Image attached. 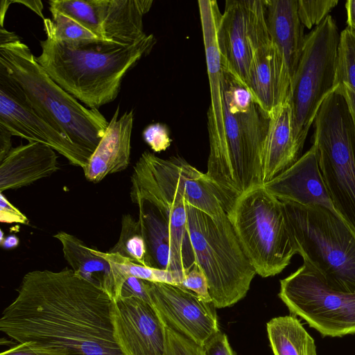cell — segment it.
<instances>
[{
	"mask_svg": "<svg viewBox=\"0 0 355 355\" xmlns=\"http://www.w3.org/2000/svg\"><path fill=\"white\" fill-rule=\"evenodd\" d=\"M180 285L193 292L204 302L212 303L207 278L203 270L196 263L184 275Z\"/></svg>",
	"mask_w": 355,
	"mask_h": 355,
	"instance_id": "obj_33",
	"label": "cell"
},
{
	"mask_svg": "<svg viewBox=\"0 0 355 355\" xmlns=\"http://www.w3.org/2000/svg\"><path fill=\"white\" fill-rule=\"evenodd\" d=\"M113 299L71 268L26 273L0 330L56 355H123L112 322Z\"/></svg>",
	"mask_w": 355,
	"mask_h": 355,
	"instance_id": "obj_1",
	"label": "cell"
},
{
	"mask_svg": "<svg viewBox=\"0 0 355 355\" xmlns=\"http://www.w3.org/2000/svg\"><path fill=\"white\" fill-rule=\"evenodd\" d=\"M340 36L337 25L330 15L305 35L288 96L293 135L302 150L321 104L336 87Z\"/></svg>",
	"mask_w": 355,
	"mask_h": 355,
	"instance_id": "obj_10",
	"label": "cell"
},
{
	"mask_svg": "<svg viewBox=\"0 0 355 355\" xmlns=\"http://www.w3.org/2000/svg\"><path fill=\"white\" fill-rule=\"evenodd\" d=\"M347 27L355 31V0H348L345 3Z\"/></svg>",
	"mask_w": 355,
	"mask_h": 355,
	"instance_id": "obj_41",
	"label": "cell"
},
{
	"mask_svg": "<svg viewBox=\"0 0 355 355\" xmlns=\"http://www.w3.org/2000/svg\"><path fill=\"white\" fill-rule=\"evenodd\" d=\"M223 113L225 150L216 163L207 166L205 173L228 213L241 196L263 185L262 153L270 116L235 79L223 85Z\"/></svg>",
	"mask_w": 355,
	"mask_h": 355,
	"instance_id": "obj_4",
	"label": "cell"
},
{
	"mask_svg": "<svg viewBox=\"0 0 355 355\" xmlns=\"http://www.w3.org/2000/svg\"><path fill=\"white\" fill-rule=\"evenodd\" d=\"M119 106L109 122L105 132L83 168L86 179L97 183L107 175L125 170L130 163L133 111L119 118Z\"/></svg>",
	"mask_w": 355,
	"mask_h": 355,
	"instance_id": "obj_20",
	"label": "cell"
},
{
	"mask_svg": "<svg viewBox=\"0 0 355 355\" xmlns=\"http://www.w3.org/2000/svg\"><path fill=\"white\" fill-rule=\"evenodd\" d=\"M266 23L271 42L291 79L301 58L305 35L297 0H266Z\"/></svg>",
	"mask_w": 355,
	"mask_h": 355,
	"instance_id": "obj_22",
	"label": "cell"
},
{
	"mask_svg": "<svg viewBox=\"0 0 355 355\" xmlns=\"http://www.w3.org/2000/svg\"><path fill=\"white\" fill-rule=\"evenodd\" d=\"M12 3H18L23 4L24 6L28 7L30 8L32 11L35 12L37 15H39L43 20L45 19L44 17V15L42 14V9H43V4L40 0H34V1H29V0H15L11 1Z\"/></svg>",
	"mask_w": 355,
	"mask_h": 355,
	"instance_id": "obj_40",
	"label": "cell"
},
{
	"mask_svg": "<svg viewBox=\"0 0 355 355\" xmlns=\"http://www.w3.org/2000/svg\"><path fill=\"white\" fill-rule=\"evenodd\" d=\"M250 41L252 57L247 87L270 114L288 98L291 79L270 37L266 0L251 1Z\"/></svg>",
	"mask_w": 355,
	"mask_h": 355,
	"instance_id": "obj_14",
	"label": "cell"
},
{
	"mask_svg": "<svg viewBox=\"0 0 355 355\" xmlns=\"http://www.w3.org/2000/svg\"><path fill=\"white\" fill-rule=\"evenodd\" d=\"M94 253L105 259L110 264L114 284V300L119 298L123 284L130 277L151 282L180 285L183 277L178 272L143 266L131 261L118 253L102 252L92 248Z\"/></svg>",
	"mask_w": 355,
	"mask_h": 355,
	"instance_id": "obj_27",
	"label": "cell"
},
{
	"mask_svg": "<svg viewBox=\"0 0 355 355\" xmlns=\"http://www.w3.org/2000/svg\"><path fill=\"white\" fill-rule=\"evenodd\" d=\"M270 123L262 153V182H269L301 157L293 131L292 110L288 98L269 114Z\"/></svg>",
	"mask_w": 355,
	"mask_h": 355,
	"instance_id": "obj_23",
	"label": "cell"
},
{
	"mask_svg": "<svg viewBox=\"0 0 355 355\" xmlns=\"http://www.w3.org/2000/svg\"><path fill=\"white\" fill-rule=\"evenodd\" d=\"M187 230L196 263L205 272L215 308L242 300L257 274L227 213L211 216L187 205Z\"/></svg>",
	"mask_w": 355,
	"mask_h": 355,
	"instance_id": "obj_6",
	"label": "cell"
},
{
	"mask_svg": "<svg viewBox=\"0 0 355 355\" xmlns=\"http://www.w3.org/2000/svg\"><path fill=\"white\" fill-rule=\"evenodd\" d=\"M142 136L145 142L157 153L165 150L171 143L167 126L160 123L148 125L143 131Z\"/></svg>",
	"mask_w": 355,
	"mask_h": 355,
	"instance_id": "obj_34",
	"label": "cell"
},
{
	"mask_svg": "<svg viewBox=\"0 0 355 355\" xmlns=\"http://www.w3.org/2000/svg\"><path fill=\"white\" fill-rule=\"evenodd\" d=\"M12 134L4 127L0 125V162L10 153L12 148Z\"/></svg>",
	"mask_w": 355,
	"mask_h": 355,
	"instance_id": "obj_39",
	"label": "cell"
},
{
	"mask_svg": "<svg viewBox=\"0 0 355 355\" xmlns=\"http://www.w3.org/2000/svg\"><path fill=\"white\" fill-rule=\"evenodd\" d=\"M0 163L1 193L28 186L59 168L55 150L40 142L12 148Z\"/></svg>",
	"mask_w": 355,
	"mask_h": 355,
	"instance_id": "obj_21",
	"label": "cell"
},
{
	"mask_svg": "<svg viewBox=\"0 0 355 355\" xmlns=\"http://www.w3.org/2000/svg\"><path fill=\"white\" fill-rule=\"evenodd\" d=\"M283 202L304 263L331 288L355 293V232L327 207Z\"/></svg>",
	"mask_w": 355,
	"mask_h": 355,
	"instance_id": "obj_7",
	"label": "cell"
},
{
	"mask_svg": "<svg viewBox=\"0 0 355 355\" xmlns=\"http://www.w3.org/2000/svg\"><path fill=\"white\" fill-rule=\"evenodd\" d=\"M203 348L205 355H236L226 334L220 331L212 336Z\"/></svg>",
	"mask_w": 355,
	"mask_h": 355,
	"instance_id": "obj_36",
	"label": "cell"
},
{
	"mask_svg": "<svg viewBox=\"0 0 355 355\" xmlns=\"http://www.w3.org/2000/svg\"><path fill=\"white\" fill-rule=\"evenodd\" d=\"M0 355H56L55 354L31 347L25 343H17L1 353Z\"/></svg>",
	"mask_w": 355,
	"mask_h": 355,
	"instance_id": "obj_38",
	"label": "cell"
},
{
	"mask_svg": "<svg viewBox=\"0 0 355 355\" xmlns=\"http://www.w3.org/2000/svg\"><path fill=\"white\" fill-rule=\"evenodd\" d=\"M49 10L52 19L45 18L43 20L44 30L51 33L57 40L77 44L104 41L67 15L55 10Z\"/></svg>",
	"mask_w": 355,
	"mask_h": 355,
	"instance_id": "obj_30",
	"label": "cell"
},
{
	"mask_svg": "<svg viewBox=\"0 0 355 355\" xmlns=\"http://www.w3.org/2000/svg\"><path fill=\"white\" fill-rule=\"evenodd\" d=\"M19 243L18 238L15 235H10L1 240V246L4 248L9 249L15 248Z\"/></svg>",
	"mask_w": 355,
	"mask_h": 355,
	"instance_id": "obj_42",
	"label": "cell"
},
{
	"mask_svg": "<svg viewBox=\"0 0 355 355\" xmlns=\"http://www.w3.org/2000/svg\"><path fill=\"white\" fill-rule=\"evenodd\" d=\"M263 186L282 201L320 205L338 214L325 187L313 145L293 165Z\"/></svg>",
	"mask_w": 355,
	"mask_h": 355,
	"instance_id": "obj_19",
	"label": "cell"
},
{
	"mask_svg": "<svg viewBox=\"0 0 355 355\" xmlns=\"http://www.w3.org/2000/svg\"><path fill=\"white\" fill-rule=\"evenodd\" d=\"M0 125L12 136L50 146L71 164L82 168L92 154L55 129L33 106L19 86L1 67Z\"/></svg>",
	"mask_w": 355,
	"mask_h": 355,
	"instance_id": "obj_13",
	"label": "cell"
},
{
	"mask_svg": "<svg viewBox=\"0 0 355 355\" xmlns=\"http://www.w3.org/2000/svg\"><path fill=\"white\" fill-rule=\"evenodd\" d=\"M251 0H227L217 31L224 70L247 89L252 57Z\"/></svg>",
	"mask_w": 355,
	"mask_h": 355,
	"instance_id": "obj_18",
	"label": "cell"
},
{
	"mask_svg": "<svg viewBox=\"0 0 355 355\" xmlns=\"http://www.w3.org/2000/svg\"><path fill=\"white\" fill-rule=\"evenodd\" d=\"M10 3H12V2H11V1H9V0H2L1 1V8H0L1 27H3V21H4L5 15L8 10V8Z\"/></svg>",
	"mask_w": 355,
	"mask_h": 355,
	"instance_id": "obj_43",
	"label": "cell"
},
{
	"mask_svg": "<svg viewBox=\"0 0 355 355\" xmlns=\"http://www.w3.org/2000/svg\"><path fill=\"white\" fill-rule=\"evenodd\" d=\"M206 63L210 87L211 104L207 112L209 155L207 166L216 163L225 148L223 113V72L218 46L217 31L222 13L214 0H199Z\"/></svg>",
	"mask_w": 355,
	"mask_h": 355,
	"instance_id": "obj_17",
	"label": "cell"
},
{
	"mask_svg": "<svg viewBox=\"0 0 355 355\" xmlns=\"http://www.w3.org/2000/svg\"><path fill=\"white\" fill-rule=\"evenodd\" d=\"M338 3L336 0H297L300 19L309 29L317 26Z\"/></svg>",
	"mask_w": 355,
	"mask_h": 355,
	"instance_id": "obj_31",
	"label": "cell"
},
{
	"mask_svg": "<svg viewBox=\"0 0 355 355\" xmlns=\"http://www.w3.org/2000/svg\"><path fill=\"white\" fill-rule=\"evenodd\" d=\"M152 0H50L49 9L78 21L104 41L124 46L135 44L147 35L143 17Z\"/></svg>",
	"mask_w": 355,
	"mask_h": 355,
	"instance_id": "obj_12",
	"label": "cell"
},
{
	"mask_svg": "<svg viewBox=\"0 0 355 355\" xmlns=\"http://www.w3.org/2000/svg\"><path fill=\"white\" fill-rule=\"evenodd\" d=\"M313 146L332 205L355 232V119L336 87L313 122Z\"/></svg>",
	"mask_w": 355,
	"mask_h": 355,
	"instance_id": "obj_8",
	"label": "cell"
},
{
	"mask_svg": "<svg viewBox=\"0 0 355 355\" xmlns=\"http://www.w3.org/2000/svg\"><path fill=\"white\" fill-rule=\"evenodd\" d=\"M150 302L164 324L204 346L220 331L212 303L180 285L148 281Z\"/></svg>",
	"mask_w": 355,
	"mask_h": 355,
	"instance_id": "obj_15",
	"label": "cell"
},
{
	"mask_svg": "<svg viewBox=\"0 0 355 355\" xmlns=\"http://www.w3.org/2000/svg\"><path fill=\"white\" fill-rule=\"evenodd\" d=\"M137 297L150 302L148 281L135 277H128L123 284L119 297Z\"/></svg>",
	"mask_w": 355,
	"mask_h": 355,
	"instance_id": "obj_35",
	"label": "cell"
},
{
	"mask_svg": "<svg viewBox=\"0 0 355 355\" xmlns=\"http://www.w3.org/2000/svg\"><path fill=\"white\" fill-rule=\"evenodd\" d=\"M130 199L146 201L165 220L176 265L184 277L196 263L187 230V205L211 214L219 203L206 173L180 157L162 159L146 150L133 168Z\"/></svg>",
	"mask_w": 355,
	"mask_h": 355,
	"instance_id": "obj_2",
	"label": "cell"
},
{
	"mask_svg": "<svg viewBox=\"0 0 355 355\" xmlns=\"http://www.w3.org/2000/svg\"><path fill=\"white\" fill-rule=\"evenodd\" d=\"M132 203L139 207V219L146 243L150 266L179 273L168 226L162 216L150 204L142 200Z\"/></svg>",
	"mask_w": 355,
	"mask_h": 355,
	"instance_id": "obj_25",
	"label": "cell"
},
{
	"mask_svg": "<svg viewBox=\"0 0 355 355\" xmlns=\"http://www.w3.org/2000/svg\"><path fill=\"white\" fill-rule=\"evenodd\" d=\"M118 253L132 262L150 266L148 248L139 223L130 214H124L118 242L109 250Z\"/></svg>",
	"mask_w": 355,
	"mask_h": 355,
	"instance_id": "obj_29",
	"label": "cell"
},
{
	"mask_svg": "<svg viewBox=\"0 0 355 355\" xmlns=\"http://www.w3.org/2000/svg\"><path fill=\"white\" fill-rule=\"evenodd\" d=\"M164 355H205L202 346L165 326Z\"/></svg>",
	"mask_w": 355,
	"mask_h": 355,
	"instance_id": "obj_32",
	"label": "cell"
},
{
	"mask_svg": "<svg viewBox=\"0 0 355 355\" xmlns=\"http://www.w3.org/2000/svg\"><path fill=\"white\" fill-rule=\"evenodd\" d=\"M336 87L345 96L355 119V31L348 27L340 32Z\"/></svg>",
	"mask_w": 355,
	"mask_h": 355,
	"instance_id": "obj_28",
	"label": "cell"
},
{
	"mask_svg": "<svg viewBox=\"0 0 355 355\" xmlns=\"http://www.w3.org/2000/svg\"><path fill=\"white\" fill-rule=\"evenodd\" d=\"M266 329L274 355H318L314 339L297 316L273 318L267 322Z\"/></svg>",
	"mask_w": 355,
	"mask_h": 355,
	"instance_id": "obj_26",
	"label": "cell"
},
{
	"mask_svg": "<svg viewBox=\"0 0 355 355\" xmlns=\"http://www.w3.org/2000/svg\"><path fill=\"white\" fill-rule=\"evenodd\" d=\"M112 322L123 355H164L165 325L150 303L137 297L113 300Z\"/></svg>",
	"mask_w": 355,
	"mask_h": 355,
	"instance_id": "obj_16",
	"label": "cell"
},
{
	"mask_svg": "<svg viewBox=\"0 0 355 355\" xmlns=\"http://www.w3.org/2000/svg\"><path fill=\"white\" fill-rule=\"evenodd\" d=\"M278 296L322 337L355 334V293L331 288L304 263L280 280Z\"/></svg>",
	"mask_w": 355,
	"mask_h": 355,
	"instance_id": "obj_11",
	"label": "cell"
},
{
	"mask_svg": "<svg viewBox=\"0 0 355 355\" xmlns=\"http://www.w3.org/2000/svg\"><path fill=\"white\" fill-rule=\"evenodd\" d=\"M0 221L6 223H28L27 217L11 204L3 193L0 194Z\"/></svg>",
	"mask_w": 355,
	"mask_h": 355,
	"instance_id": "obj_37",
	"label": "cell"
},
{
	"mask_svg": "<svg viewBox=\"0 0 355 355\" xmlns=\"http://www.w3.org/2000/svg\"><path fill=\"white\" fill-rule=\"evenodd\" d=\"M227 214L245 255L259 276L277 275L297 254L283 201L263 185L241 196Z\"/></svg>",
	"mask_w": 355,
	"mask_h": 355,
	"instance_id": "obj_9",
	"label": "cell"
},
{
	"mask_svg": "<svg viewBox=\"0 0 355 355\" xmlns=\"http://www.w3.org/2000/svg\"><path fill=\"white\" fill-rule=\"evenodd\" d=\"M0 67L55 129L93 153L109 122L98 109L85 107L58 85L19 36L3 27L0 28Z\"/></svg>",
	"mask_w": 355,
	"mask_h": 355,
	"instance_id": "obj_5",
	"label": "cell"
},
{
	"mask_svg": "<svg viewBox=\"0 0 355 355\" xmlns=\"http://www.w3.org/2000/svg\"><path fill=\"white\" fill-rule=\"evenodd\" d=\"M45 33L37 62L58 85L91 109L116 98L123 77L156 43L150 34L128 46L106 41L69 44Z\"/></svg>",
	"mask_w": 355,
	"mask_h": 355,
	"instance_id": "obj_3",
	"label": "cell"
},
{
	"mask_svg": "<svg viewBox=\"0 0 355 355\" xmlns=\"http://www.w3.org/2000/svg\"><path fill=\"white\" fill-rule=\"evenodd\" d=\"M54 237L61 243L64 257L71 269L104 290L114 300V284L109 263L74 235L61 231Z\"/></svg>",
	"mask_w": 355,
	"mask_h": 355,
	"instance_id": "obj_24",
	"label": "cell"
}]
</instances>
